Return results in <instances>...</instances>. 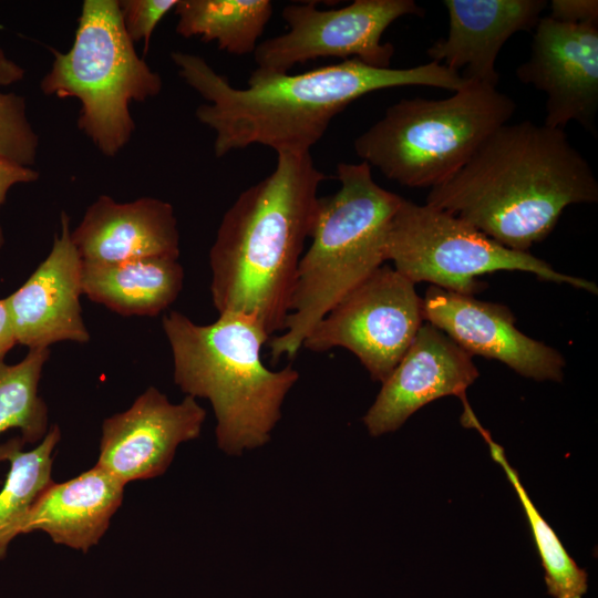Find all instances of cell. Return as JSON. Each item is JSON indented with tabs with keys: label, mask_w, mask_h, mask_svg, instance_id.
Masks as SVG:
<instances>
[{
	"label": "cell",
	"mask_w": 598,
	"mask_h": 598,
	"mask_svg": "<svg viewBox=\"0 0 598 598\" xmlns=\"http://www.w3.org/2000/svg\"><path fill=\"white\" fill-rule=\"evenodd\" d=\"M171 58L179 76L206 101L195 115L215 132L216 157L252 144L277 154L310 153L332 118L363 95L414 85L455 92L468 83L434 61L379 69L349 59L298 74L255 70L247 87L238 89L199 55L175 51Z\"/></svg>",
	"instance_id": "obj_1"
},
{
	"label": "cell",
	"mask_w": 598,
	"mask_h": 598,
	"mask_svg": "<svg viewBox=\"0 0 598 598\" xmlns=\"http://www.w3.org/2000/svg\"><path fill=\"white\" fill-rule=\"evenodd\" d=\"M598 202V182L563 128L504 124L426 204L465 220L514 250L528 251L573 204Z\"/></svg>",
	"instance_id": "obj_2"
},
{
	"label": "cell",
	"mask_w": 598,
	"mask_h": 598,
	"mask_svg": "<svg viewBox=\"0 0 598 598\" xmlns=\"http://www.w3.org/2000/svg\"><path fill=\"white\" fill-rule=\"evenodd\" d=\"M327 178L310 153H279L275 169L238 195L209 250L218 315L251 317L270 338L282 332L318 188Z\"/></svg>",
	"instance_id": "obj_3"
},
{
	"label": "cell",
	"mask_w": 598,
	"mask_h": 598,
	"mask_svg": "<svg viewBox=\"0 0 598 598\" xmlns=\"http://www.w3.org/2000/svg\"><path fill=\"white\" fill-rule=\"evenodd\" d=\"M162 327L174 382L187 395L210 402L220 450L239 455L266 444L299 372L291 365L274 371L264 364L261 349L270 337L258 321L228 312L198 324L172 310Z\"/></svg>",
	"instance_id": "obj_4"
},
{
	"label": "cell",
	"mask_w": 598,
	"mask_h": 598,
	"mask_svg": "<svg viewBox=\"0 0 598 598\" xmlns=\"http://www.w3.org/2000/svg\"><path fill=\"white\" fill-rule=\"evenodd\" d=\"M337 178L340 188L318 199L285 328L269 340L274 362L296 357L318 322L386 261V233L402 197L378 185L364 162L339 163Z\"/></svg>",
	"instance_id": "obj_5"
},
{
	"label": "cell",
	"mask_w": 598,
	"mask_h": 598,
	"mask_svg": "<svg viewBox=\"0 0 598 598\" xmlns=\"http://www.w3.org/2000/svg\"><path fill=\"white\" fill-rule=\"evenodd\" d=\"M516 112L497 87L468 82L445 99H403L360 134L353 148L370 167L408 187L453 177L482 143Z\"/></svg>",
	"instance_id": "obj_6"
},
{
	"label": "cell",
	"mask_w": 598,
	"mask_h": 598,
	"mask_svg": "<svg viewBox=\"0 0 598 598\" xmlns=\"http://www.w3.org/2000/svg\"><path fill=\"white\" fill-rule=\"evenodd\" d=\"M53 62L40 82L43 94L75 97L78 127L105 156H115L131 140L132 102L156 96L163 86L135 51L118 0H85L68 52L51 49Z\"/></svg>",
	"instance_id": "obj_7"
},
{
	"label": "cell",
	"mask_w": 598,
	"mask_h": 598,
	"mask_svg": "<svg viewBox=\"0 0 598 598\" xmlns=\"http://www.w3.org/2000/svg\"><path fill=\"white\" fill-rule=\"evenodd\" d=\"M385 259L413 283L427 281L462 295L481 291L476 278L499 270L527 271L546 281L598 292L590 280L561 274L528 251L498 244L453 214L403 197L386 233Z\"/></svg>",
	"instance_id": "obj_8"
},
{
	"label": "cell",
	"mask_w": 598,
	"mask_h": 598,
	"mask_svg": "<svg viewBox=\"0 0 598 598\" xmlns=\"http://www.w3.org/2000/svg\"><path fill=\"white\" fill-rule=\"evenodd\" d=\"M415 283L381 266L342 298L312 329L302 347L313 352L343 348L373 381L383 382L423 323Z\"/></svg>",
	"instance_id": "obj_9"
},
{
	"label": "cell",
	"mask_w": 598,
	"mask_h": 598,
	"mask_svg": "<svg viewBox=\"0 0 598 598\" xmlns=\"http://www.w3.org/2000/svg\"><path fill=\"white\" fill-rule=\"evenodd\" d=\"M424 14L413 0H354L333 10H320L312 2L288 4L281 13L288 31L258 43L255 70L283 74L320 58L357 59L388 69L394 47L381 41L384 31L401 17Z\"/></svg>",
	"instance_id": "obj_10"
},
{
	"label": "cell",
	"mask_w": 598,
	"mask_h": 598,
	"mask_svg": "<svg viewBox=\"0 0 598 598\" xmlns=\"http://www.w3.org/2000/svg\"><path fill=\"white\" fill-rule=\"evenodd\" d=\"M516 76L546 95L544 125L564 130L576 122L596 134L598 23L570 24L542 17L534 28L529 58Z\"/></svg>",
	"instance_id": "obj_11"
},
{
	"label": "cell",
	"mask_w": 598,
	"mask_h": 598,
	"mask_svg": "<svg viewBox=\"0 0 598 598\" xmlns=\"http://www.w3.org/2000/svg\"><path fill=\"white\" fill-rule=\"evenodd\" d=\"M205 419L195 398L174 404L150 386L126 411L103 421L96 464L124 484L159 476L177 446L199 436Z\"/></svg>",
	"instance_id": "obj_12"
},
{
	"label": "cell",
	"mask_w": 598,
	"mask_h": 598,
	"mask_svg": "<svg viewBox=\"0 0 598 598\" xmlns=\"http://www.w3.org/2000/svg\"><path fill=\"white\" fill-rule=\"evenodd\" d=\"M423 299V318L470 355L497 360L518 374L537 381H560L564 357L529 338L515 326L503 305L431 286Z\"/></svg>",
	"instance_id": "obj_13"
},
{
	"label": "cell",
	"mask_w": 598,
	"mask_h": 598,
	"mask_svg": "<svg viewBox=\"0 0 598 598\" xmlns=\"http://www.w3.org/2000/svg\"><path fill=\"white\" fill-rule=\"evenodd\" d=\"M478 374L472 355L425 321L382 382L363 423L372 436H379L396 431L414 412L436 399L455 395L464 405L468 403L466 389Z\"/></svg>",
	"instance_id": "obj_14"
},
{
	"label": "cell",
	"mask_w": 598,
	"mask_h": 598,
	"mask_svg": "<svg viewBox=\"0 0 598 598\" xmlns=\"http://www.w3.org/2000/svg\"><path fill=\"white\" fill-rule=\"evenodd\" d=\"M82 259L71 238L70 217L62 212L51 251L27 281L6 297L17 344L32 349L72 341L87 343L82 317Z\"/></svg>",
	"instance_id": "obj_15"
},
{
	"label": "cell",
	"mask_w": 598,
	"mask_h": 598,
	"mask_svg": "<svg viewBox=\"0 0 598 598\" xmlns=\"http://www.w3.org/2000/svg\"><path fill=\"white\" fill-rule=\"evenodd\" d=\"M448 32L426 51L431 61L443 64L471 82L497 87L496 60L507 40L517 32L534 30L548 7L545 0H444Z\"/></svg>",
	"instance_id": "obj_16"
},
{
	"label": "cell",
	"mask_w": 598,
	"mask_h": 598,
	"mask_svg": "<svg viewBox=\"0 0 598 598\" xmlns=\"http://www.w3.org/2000/svg\"><path fill=\"white\" fill-rule=\"evenodd\" d=\"M71 238L83 262L179 257L174 208L153 197L118 203L107 195L99 196L71 231Z\"/></svg>",
	"instance_id": "obj_17"
},
{
	"label": "cell",
	"mask_w": 598,
	"mask_h": 598,
	"mask_svg": "<svg viewBox=\"0 0 598 598\" xmlns=\"http://www.w3.org/2000/svg\"><path fill=\"white\" fill-rule=\"evenodd\" d=\"M124 486L97 464L72 480L53 482L31 509L22 534L44 532L55 544L86 553L107 530Z\"/></svg>",
	"instance_id": "obj_18"
},
{
	"label": "cell",
	"mask_w": 598,
	"mask_h": 598,
	"mask_svg": "<svg viewBox=\"0 0 598 598\" xmlns=\"http://www.w3.org/2000/svg\"><path fill=\"white\" fill-rule=\"evenodd\" d=\"M184 269L178 258L151 257L116 264L82 261V291L123 317H155L178 297Z\"/></svg>",
	"instance_id": "obj_19"
},
{
	"label": "cell",
	"mask_w": 598,
	"mask_h": 598,
	"mask_svg": "<svg viewBox=\"0 0 598 598\" xmlns=\"http://www.w3.org/2000/svg\"><path fill=\"white\" fill-rule=\"evenodd\" d=\"M61 439L58 425L49 429L40 443L23 450L21 437L0 444V462L9 463V472L0 491V560L10 543L22 534L25 520L41 494L53 483V451Z\"/></svg>",
	"instance_id": "obj_20"
},
{
	"label": "cell",
	"mask_w": 598,
	"mask_h": 598,
	"mask_svg": "<svg viewBox=\"0 0 598 598\" xmlns=\"http://www.w3.org/2000/svg\"><path fill=\"white\" fill-rule=\"evenodd\" d=\"M176 33L215 41L221 51L254 53L257 41L272 16L269 0H177Z\"/></svg>",
	"instance_id": "obj_21"
},
{
	"label": "cell",
	"mask_w": 598,
	"mask_h": 598,
	"mask_svg": "<svg viewBox=\"0 0 598 598\" xmlns=\"http://www.w3.org/2000/svg\"><path fill=\"white\" fill-rule=\"evenodd\" d=\"M474 429L484 437L493 460L503 467L520 501L545 570L547 592L554 598H582L588 589L586 570L569 556L558 536L542 517L520 483L517 471L508 463L504 448L493 441L481 423Z\"/></svg>",
	"instance_id": "obj_22"
},
{
	"label": "cell",
	"mask_w": 598,
	"mask_h": 598,
	"mask_svg": "<svg viewBox=\"0 0 598 598\" xmlns=\"http://www.w3.org/2000/svg\"><path fill=\"white\" fill-rule=\"evenodd\" d=\"M50 349H32L18 363L0 361V434L17 429L23 443L40 442L49 431V411L39 382Z\"/></svg>",
	"instance_id": "obj_23"
},
{
	"label": "cell",
	"mask_w": 598,
	"mask_h": 598,
	"mask_svg": "<svg viewBox=\"0 0 598 598\" xmlns=\"http://www.w3.org/2000/svg\"><path fill=\"white\" fill-rule=\"evenodd\" d=\"M38 146L39 136L27 117L24 99L0 91V159L31 167Z\"/></svg>",
	"instance_id": "obj_24"
},
{
	"label": "cell",
	"mask_w": 598,
	"mask_h": 598,
	"mask_svg": "<svg viewBox=\"0 0 598 598\" xmlns=\"http://www.w3.org/2000/svg\"><path fill=\"white\" fill-rule=\"evenodd\" d=\"M176 3L177 0L118 1L124 29L133 43L144 41V53L148 50L154 29Z\"/></svg>",
	"instance_id": "obj_25"
},
{
	"label": "cell",
	"mask_w": 598,
	"mask_h": 598,
	"mask_svg": "<svg viewBox=\"0 0 598 598\" xmlns=\"http://www.w3.org/2000/svg\"><path fill=\"white\" fill-rule=\"evenodd\" d=\"M549 18L570 24L598 23L597 0H553Z\"/></svg>",
	"instance_id": "obj_26"
},
{
	"label": "cell",
	"mask_w": 598,
	"mask_h": 598,
	"mask_svg": "<svg viewBox=\"0 0 598 598\" xmlns=\"http://www.w3.org/2000/svg\"><path fill=\"white\" fill-rule=\"evenodd\" d=\"M40 174L31 167L16 165L0 159V206L6 202L9 189L17 184L35 182ZM4 245V236L0 225V248Z\"/></svg>",
	"instance_id": "obj_27"
},
{
	"label": "cell",
	"mask_w": 598,
	"mask_h": 598,
	"mask_svg": "<svg viewBox=\"0 0 598 598\" xmlns=\"http://www.w3.org/2000/svg\"><path fill=\"white\" fill-rule=\"evenodd\" d=\"M17 344L6 298L0 299V361Z\"/></svg>",
	"instance_id": "obj_28"
},
{
	"label": "cell",
	"mask_w": 598,
	"mask_h": 598,
	"mask_svg": "<svg viewBox=\"0 0 598 598\" xmlns=\"http://www.w3.org/2000/svg\"><path fill=\"white\" fill-rule=\"evenodd\" d=\"M24 76V70L11 61L0 48V85H10Z\"/></svg>",
	"instance_id": "obj_29"
}]
</instances>
